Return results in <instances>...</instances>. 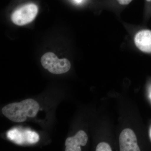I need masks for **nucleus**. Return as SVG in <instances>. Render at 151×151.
Returning <instances> with one entry per match:
<instances>
[{
    "label": "nucleus",
    "mask_w": 151,
    "mask_h": 151,
    "mask_svg": "<svg viewBox=\"0 0 151 151\" xmlns=\"http://www.w3.org/2000/svg\"><path fill=\"white\" fill-rule=\"evenodd\" d=\"M41 63L44 68L54 74L66 73L70 70L71 64L66 58L59 59L54 53L48 52L42 55Z\"/></svg>",
    "instance_id": "nucleus-2"
},
{
    "label": "nucleus",
    "mask_w": 151,
    "mask_h": 151,
    "mask_svg": "<svg viewBox=\"0 0 151 151\" xmlns=\"http://www.w3.org/2000/svg\"><path fill=\"white\" fill-rule=\"evenodd\" d=\"M132 0H117L118 2L120 4L122 5H126L129 4L132 2Z\"/></svg>",
    "instance_id": "nucleus-9"
},
{
    "label": "nucleus",
    "mask_w": 151,
    "mask_h": 151,
    "mask_svg": "<svg viewBox=\"0 0 151 151\" xmlns=\"http://www.w3.org/2000/svg\"><path fill=\"white\" fill-rule=\"evenodd\" d=\"M96 151H112L111 146L108 143L101 142L97 145L96 149Z\"/></svg>",
    "instance_id": "nucleus-8"
},
{
    "label": "nucleus",
    "mask_w": 151,
    "mask_h": 151,
    "mask_svg": "<svg viewBox=\"0 0 151 151\" xmlns=\"http://www.w3.org/2000/svg\"><path fill=\"white\" fill-rule=\"evenodd\" d=\"M150 138L151 140V128H150Z\"/></svg>",
    "instance_id": "nucleus-11"
},
{
    "label": "nucleus",
    "mask_w": 151,
    "mask_h": 151,
    "mask_svg": "<svg viewBox=\"0 0 151 151\" xmlns=\"http://www.w3.org/2000/svg\"><path fill=\"white\" fill-rule=\"evenodd\" d=\"M27 130L22 132L18 129H14L7 133V137L9 139L18 144L27 143Z\"/></svg>",
    "instance_id": "nucleus-7"
},
{
    "label": "nucleus",
    "mask_w": 151,
    "mask_h": 151,
    "mask_svg": "<svg viewBox=\"0 0 151 151\" xmlns=\"http://www.w3.org/2000/svg\"><path fill=\"white\" fill-rule=\"evenodd\" d=\"M146 1H147L150 2V1H151V0H146Z\"/></svg>",
    "instance_id": "nucleus-12"
},
{
    "label": "nucleus",
    "mask_w": 151,
    "mask_h": 151,
    "mask_svg": "<svg viewBox=\"0 0 151 151\" xmlns=\"http://www.w3.org/2000/svg\"><path fill=\"white\" fill-rule=\"evenodd\" d=\"M88 136L84 131H78L73 137L67 138L65 142V151H81V146H85L88 142Z\"/></svg>",
    "instance_id": "nucleus-5"
},
{
    "label": "nucleus",
    "mask_w": 151,
    "mask_h": 151,
    "mask_svg": "<svg viewBox=\"0 0 151 151\" xmlns=\"http://www.w3.org/2000/svg\"><path fill=\"white\" fill-rule=\"evenodd\" d=\"M38 9L34 4H28L17 9L12 14V21L19 26H23L29 23L35 19Z\"/></svg>",
    "instance_id": "nucleus-3"
},
{
    "label": "nucleus",
    "mask_w": 151,
    "mask_h": 151,
    "mask_svg": "<svg viewBox=\"0 0 151 151\" xmlns=\"http://www.w3.org/2000/svg\"><path fill=\"white\" fill-rule=\"evenodd\" d=\"M38 103L33 99H27L19 103H10L3 107L2 113L6 118L15 123L25 122L29 118H34L39 110Z\"/></svg>",
    "instance_id": "nucleus-1"
},
{
    "label": "nucleus",
    "mask_w": 151,
    "mask_h": 151,
    "mask_svg": "<svg viewBox=\"0 0 151 151\" xmlns=\"http://www.w3.org/2000/svg\"><path fill=\"white\" fill-rule=\"evenodd\" d=\"M75 1L77 3H81L82 0H75Z\"/></svg>",
    "instance_id": "nucleus-10"
},
{
    "label": "nucleus",
    "mask_w": 151,
    "mask_h": 151,
    "mask_svg": "<svg viewBox=\"0 0 151 151\" xmlns=\"http://www.w3.org/2000/svg\"><path fill=\"white\" fill-rule=\"evenodd\" d=\"M121 151H139L137 138L134 132L130 129H124L119 136Z\"/></svg>",
    "instance_id": "nucleus-4"
},
{
    "label": "nucleus",
    "mask_w": 151,
    "mask_h": 151,
    "mask_svg": "<svg viewBox=\"0 0 151 151\" xmlns=\"http://www.w3.org/2000/svg\"><path fill=\"white\" fill-rule=\"evenodd\" d=\"M134 42L141 51L151 53V30H142L137 33L134 37Z\"/></svg>",
    "instance_id": "nucleus-6"
}]
</instances>
